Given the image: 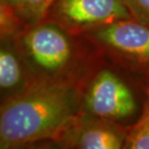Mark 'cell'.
<instances>
[{"instance_id":"cell-1","label":"cell","mask_w":149,"mask_h":149,"mask_svg":"<svg viewBox=\"0 0 149 149\" xmlns=\"http://www.w3.org/2000/svg\"><path fill=\"white\" fill-rule=\"evenodd\" d=\"M80 83H31L1 103L0 149L49 144L79 111Z\"/></svg>"},{"instance_id":"cell-2","label":"cell","mask_w":149,"mask_h":149,"mask_svg":"<svg viewBox=\"0 0 149 149\" xmlns=\"http://www.w3.org/2000/svg\"><path fill=\"white\" fill-rule=\"evenodd\" d=\"M31 83H81L97 62L83 37L69 33L54 22L28 25L15 38Z\"/></svg>"},{"instance_id":"cell-3","label":"cell","mask_w":149,"mask_h":149,"mask_svg":"<svg viewBox=\"0 0 149 149\" xmlns=\"http://www.w3.org/2000/svg\"><path fill=\"white\" fill-rule=\"evenodd\" d=\"M98 52L149 79V27L135 19L100 26L83 35Z\"/></svg>"},{"instance_id":"cell-4","label":"cell","mask_w":149,"mask_h":149,"mask_svg":"<svg viewBox=\"0 0 149 149\" xmlns=\"http://www.w3.org/2000/svg\"><path fill=\"white\" fill-rule=\"evenodd\" d=\"M138 111V102L130 85L109 67L97 62L80 83L79 111L121 123Z\"/></svg>"},{"instance_id":"cell-5","label":"cell","mask_w":149,"mask_h":149,"mask_svg":"<svg viewBox=\"0 0 149 149\" xmlns=\"http://www.w3.org/2000/svg\"><path fill=\"white\" fill-rule=\"evenodd\" d=\"M128 19L133 16L124 0H54L45 17L81 37L100 26Z\"/></svg>"},{"instance_id":"cell-6","label":"cell","mask_w":149,"mask_h":149,"mask_svg":"<svg viewBox=\"0 0 149 149\" xmlns=\"http://www.w3.org/2000/svg\"><path fill=\"white\" fill-rule=\"evenodd\" d=\"M128 127L79 111L50 142L64 149H123Z\"/></svg>"},{"instance_id":"cell-7","label":"cell","mask_w":149,"mask_h":149,"mask_svg":"<svg viewBox=\"0 0 149 149\" xmlns=\"http://www.w3.org/2000/svg\"><path fill=\"white\" fill-rule=\"evenodd\" d=\"M31 84L16 39L0 38V93L1 103L17 96Z\"/></svg>"},{"instance_id":"cell-8","label":"cell","mask_w":149,"mask_h":149,"mask_svg":"<svg viewBox=\"0 0 149 149\" xmlns=\"http://www.w3.org/2000/svg\"><path fill=\"white\" fill-rule=\"evenodd\" d=\"M123 149H149V87L141 115L135 124L128 127Z\"/></svg>"},{"instance_id":"cell-9","label":"cell","mask_w":149,"mask_h":149,"mask_svg":"<svg viewBox=\"0 0 149 149\" xmlns=\"http://www.w3.org/2000/svg\"><path fill=\"white\" fill-rule=\"evenodd\" d=\"M54 0H19V14L26 25L45 19L49 6Z\"/></svg>"},{"instance_id":"cell-10","label":"cell","mask_w":149,"mask_h":149,"mask_svg":"<svg viewBox=\"0 0 149 149\" xmlns=\"http://www.w3.org/2000/svg\"><path fill=\"white\" fill-rule=\"evenodd\" d=\"M133 17L149 27V0H124Z\"/></svg>"},{"instance_id":"cell-11","label":"cell","mask_w":149,"mask_h":149,"mask_svg":"<svg viewBox=\"0 0 149 149\" xmlns=\"http://www.w3.org/2000/svg\"><path fill=\"white\" fill-rule=\"evenodd\" d=\"M0 1L8 3L9 5H11L12 7L16 9V11L17 12V13H19V0H0Z\"/></svg>"}]
</instances>
